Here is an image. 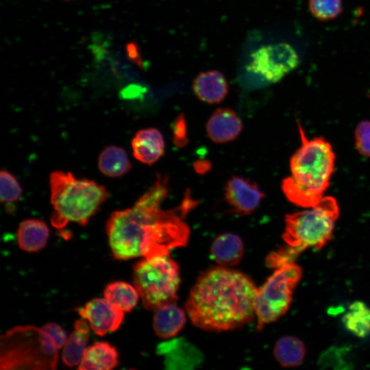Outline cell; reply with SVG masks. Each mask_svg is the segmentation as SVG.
I'll use <instances>...</instances> for the list:
<instances>
[{"mask_svg": "<svg viewBox=\"0 0 370 370\" xmlns=\"http://www.w3.org/2000/svg\"><path fill=\"white\" fill-rule=\"evenodd\" d=\"M168 194L169 179L158 174L132 207L111 214L106 227L115 258L169 255L187 244L190 229L184 219L196 202L188 195L180 206L164 210L161 205Z\"/></svg>", "mask_w": 370, "mask_h": 370, "instance_id": "obj_1", "label": "cell"}, {"mask_svg": "<svg viewBox=\"0 0 370 370\" xmlns=\"http://www.w3.org/2000/svg\"><path fill=\"white\" fill-rule=\"evenodd\" d=\"M257 288L250 277L225 267L210 268L197 278L185 308L192 323L207 331H227L255 318Z\"/></svg>", "mask_w": 370, "mask_h": 370, "instance_id": "obj_2", "label": "cell"}, {"mask_svg": "<svg viewBox=\"0 0 370 370\" xmlns=\"http://www.w3.org/2000/svg\"><path fill=\"white\" fill-rule=\"evenodd\" d=\"M301 144L290 161L291 175L282 183V190L293 204L310 208L323 197L334 171L335 155L323 138L308 139L299 125Z\"/></svg>", "mask_w": 370, "mask_h": 370, "instance_id": "obj_3", "label": "cell"}, {"mask_svg": "<svg viewBox=\"0 0 370 370\" xmlns=\"http://www.w3.org/2000/svg\"><path fill=\"white\" fill-rule=\"evenodd\" d=\"M51 225L62 229L70 222L84 226L109 197L107 188L72 173L54 171L49 175Z\"/></svg>", "mask_w": 370, "mask_h": 370, "instance_id": "obj_4", "label": "cell"}, {"mask_svg": "<svg viewBox=\"0 0 370 370\" xmlns=\"http://www.w3.org/2000/svg\"><path fill=\"white\" fill-rule=\"evenodd\" d=\"M55 342L42 328L14 327L1 337V369L49 370L56 367L58 354Z\"/></svg>", "mask_w": 370, "mask_h": 370, "instance_id": "obj_5", "label": "cell"}, {"mask_svg": "<svg viewBox=\"0 0 370 370\" xmlns=\"http://www.w3.org/2000/svg\"><path fill=\"white\" fill-rule=\"evenodd\" d=\"M308 208L286 215L282 238L286 244L304 250L310 247L321 249L332 237L339 208L334 197L325 196Z\"/></svg>", "mask_w": 370, "mask_h": 370, "instance_id": "obj_6", "label": "cell"}, {"mask_svg": "<svg viewBox=\"0 0 370 370\" xmlns=\"http://www.w3.org/2000/svg\"><path fill=\"white\" fill-rule=\"evenodd\" d=\"M133 276L134 286L147 310H155L177 300L180 269L169 255L143 258L135 264Z\"/></svg>", "mask_w": 370, "mask_h": 370, "instance_id": "obj_7", "label": "cell"}, {"mask_svg": "<svg viewBox=\"0 0 370 370\" xmlns=\"http://www.w3.org/2000/svg\"><path fill=\"white\" fill-rule=\"evenodd\" d=\"M302 275L295 262L276 269L258 288L254 300L257 329L275 321L288 310L294 288Z\"/></svg>", "mask_w": 370, "mask_h": 370, "instance_id": "obj_8", "label": "cell"}, {"mask_svg": "<svg viewBox=\"0 0 370 370\" xmlns=\"http://www.w3.org/2000/svg\"><path fill=\"white\" fill-rule=\"evenodd\" d=\"M299 64L297 51L289 44L262 46L250 57L247 70L267 83H275L293 71Z\"/></svg>", "mask_w": 370, "mask_h": 370, "instance_id": "obj_9", "label": "cell"}, {"mask_svg": "<svg viewBox=\"0 0 370 370\" xmlns=\"http://www.w3.org/2000/svg\"><path fill=\"white\" fill-rule=\"evenodd\" d=\"M77 310L89 322L95 333L100 336L116 330L124 317L123 311L106 298L92 299Z\"/></svg>", "mask_w": 370, "mask_h": 370, "instance_id": "obj_10", "label": "cell"}, {"mask_svg": "<svg viewBox=\"0 0 370 370\" xmlns=\"http://www.w3.org/2000/svg\"><path fill=\"white\" fill-rule=\"evenodd\" d=\"M264 197L256 183L236 175L232 176L225 186V199L236 213L247 215L254 212Z\"/></svg>", "mask_w": 370, "mask_h": 370, "instance_id": "obj_11", "label": "cell"}, {"mask_svg": "<svg viewBox=\"0 0 370 370\" xmlns=\"http://www.w3.org/2000/svg\"><path fill=\"white\" fill-rule=\"evenodd\" d=\"M206 128L214 143L223 144L235 140L240 135L243 123L232 109L218 108L210 116Z\"/></svg>", "mask_w": 370, "mask_h": 370, "instance_id": "obj_12", "label": "cell"}, {"mask_svg": "<svg viewBox=\"0 0 370 370\" xmlns=\"http://www.w3.org/2000/svg\"><path fill=\"white\" fill-rule=\"evenodd\" d=\"M134 157L138 161L152 165L164 155L165 143L162 133L156 128L140 130L132 141Z\"/></svg>", "mask_w": 370, "mask_h": 370, "instance_id": "obj_13", "label": "cell"}, {"mask_svg": "<svg viewBox=\"0 0 370 370\" xmlns=\"http://www.w3.org/2000/svg\"><path fill=\"white\" fill-rule=\"evenodd\" d=\"M193 90L202 101L215 104L226 97L229 87L225 75L217 70L201 72L193 82Z\"/></svg>", "mask_w": 370, "mask_h": 370, "instance_id": "obj_14", "label": "cell"}, {"mask_svg": "<svg viewBox=\"0 0 370 370\" xmlns=\"http://www.w3.org/2000/svg\"><path fill=\"white\" fill-rule=\"evenodd\" d=\"M186 321L184 311L175 302L169 303L155 310L153 326L159 337L169 338L184 328Z\"/></svg>", "mask_w": 370, "mask_h": 370, "instance_id": "obj_15", "label": "cell"}, {"mask_svg": "<svg viewBox=\"0 0 370 370\" xmlns=\"http://www.w3.org/2000/svg\"><path fill=\"white\" fill-rule=\"evenodd\" d=\"M244 251L241 237L233 233L219 235L212 242L210 253L214 260L222 267L238 264Z\"/></svg>", "mask_w": 370, "mask_h": 370, "instance_id": "obj_16", "label": "cell"}, {"mask_svg": "<svg viewBox=\"0 0 370 370\" xmlns=\"http://www.w3.org/2000/svg\"><path fill=\"white\" fill-rule=\"evenodd\" d=\"M16 236L21 249L28 252H36L46 245L49 230L44 221L37 219H28L20 223Z\"/></svg>", "mask_w": 370, "mask_h": 370, "instance_id": "obj_17", "label": "cell"}, {"mask_svg": "<svg viewBox=\"0 0 370 370\" xmlns=\"http://www.w3.org/2000/svg\"><path fill=\"white\" fill-rule=\"evenodd\" d=\"M118 365L116 349L106 342H96L86 348L79 365L82 370H110Z\"/></svg>", "mask_w": 370, "mask_h": 370, "instance_id": "obj_18", "label": "cell"}, {"mask_svg": "<svg viewBox=\"0 0 370 370\" xmlns=\"http://www.w3.org/2000/svg\"><path fill=\"white\" fill-rule=\"evenodd\" d=\"M98 168L107 177H119L130 171L132 164L124 149L110 145L99 153Z\"/></svg>", "mask_w": 370, "mask_h": 370, "instance_id": "obj_19", "label": "cell"}, {"mask_svg": "<svg viewBox=\"0 0 370 370\" xmlns=\"http://www.w3.org/2000/svg\"><path fill=\"white\" fill-rule=\"evenodd\" d=\"M89 326L84 320H77L74 330L64 346L62 360L69 367L79 365L86 349L89 338Z\"/></svg>", "mask_w": 370, "mask_h": 370, "instance_id": "obj_20", "label": "cell"}, {"mask_svg": "<svg viewBox=\"0 0 370 370\" xmlns=\"http://www.w3.org/2000/svg\"><path fill=\"white\" fill-rule=\"evenodd\" d=\"M158 352L166 355V365L175 368L180 365L186 366L197 364L201 354L190 344L182 342L181 339L162 343L158 347Z\"/></svg>", "mask_w": 370, "mask_h": 370, "instance_id": "obj_21", "label": "cell"}, {"mask_svg": "<svg viewBox=\"0 0 370 370\" xmlns=\"http://www.w3.org/2000/svg\"><path fill=\"white\" fill-rule=\"evenodd\" d=\"M273 352L282 367H295L303 362L306 351L304 343L299 338L284 336L276 341Z\"/></svg>", "mask_w": 370, "mask_h": 370, "instance_id": "obj_22", "label": "cell"}, {"mask_svg": "<svg viewBox=\"0 0 370 370\" xmlns=\"http://www.w3.org/2000/svg\"><path fill=\"white\" fill-rule=\"evenodd\" d=\"M345 328L358 337L370 334V308L360 301L351 304L342 318Z\"/></svg>", "mask_w": 370, "mask_h": 370, "instance_id": "obj_23", "label": "cell"}, {"mask_svg": "<svg viewBox=\"0 0 370 370\" xmlns=\"http://www.w3.org/2000/svg\"><path fill=\"white\" fill-rule=\"evenodd\" d=\"M104 297L123 312H130L137 304L140 295L135 286L124 282H114L106 286Z\"/></svg>", "mask_w": 370, "mask_h": 370, "instance_id": "obj_24", "label": "cell"}, {"mask_svg": "<svg viewBox=\"0 0 370 370\" xmlns=\"http://www.w3.org/2000/svg\"><path fill=\"white\" fill-rule=\"evenodd\" d=\"M311 14L317 19L326 21L336 18L343 10L342 0H308Z\"/></svg>", "mask_w": 370, "mask_h": 370, "instance_id": "obj_25", "label": "cell"}, {"mask_svg": "<svg viewBox=\"0 0 370 370\" xmlns=\"http://www.w3.org/2000/svg\"><path fill=\"white\" fill-rule=\"evenodd\" d=\"M0 200L1 203L13 204L22 195V188L16 177L4 169L0 172Z\"/></svg>", "mask_w": 370, "mask_h": 370, "instance_id": "obj_26", "label": "cell"}, {"mask_svg": "<svg viewBox=\"0 0 370 370\" xmlns=\"http://www.w3.org/2000/svg\"><path fill=\"white\" fill-rule=\"evenodd\" d=\"M302 248L293 247L287 244L271 252L266 258V264L269 268L278 269L294 262V260L304 251Z\"/></svg>", "mask_w": 370, "mask_h": 370, "instance_id": "obj_27", "label": "cell"}, {"mask_svg": "<svg viewBox=\"0 0 370 370\" xmlns=\"http://www.w3.org/2000/svg\"><path fill=\"white\" fill-rule=\"evenodd\" d=\"M347 354L348 352L345 347H330L321 355L319 360V365L322 368H350V363L346 359Z\"/></svg>", "mask_w": 370, "mask_h": 370, "instance_id": "obj_28", "label": "cell"}, {"mask_svg": "<svg viewBox=\"0 0 370 370\" xmlns=\"http://www.w3.org/2000/svg\"><path fill=\"white\" fill-rule=\"evenodd\" d=\"M356 147L363 156L370 157V121L359 123L355 131Z\"/></svg>", "mask_w": 370, "mask_h": 370, "instance_id": "obj_29", "label": "cell"}, {"mask_svg": "<svg viewBox=\"0 0 370 370\" xmlns=\"http://www.w3.org/2000/svg\"><path fill=\"white\" fill-rule=\"evenodd\" d=\"M173 141L175 145L183 147L188 142L187 126L183 114H180L175 119L173 126Z\"/></svg>", "mask_w": 370, "mask_h": 370, "instance_id": "obj_30", "label": "cell"}, {"mask_svg": "<svg viewBox=\"0 0 370 370\" xmlns=\"http://www.w3.org/2000/svg\"><path fill=\"white\" fill-rule=\"evenodd\" d=\"M42 329L52 338L58 349L65 345L68 337L66 332L60 325L55 323H48L43 325Z\"/></svg>", "mask_w": 370, "mask_h": 370, "instance_id": "obj_31", "label": "cell"}, {"mask_svg": "<svg viewBox=\"0 0 370 370\" xmlns=\"http://www.w3.org/2000/svg\"><path fill=\"white\" fill-rule=\"evenodd\" d=\"M211 168L210 163L207 160H199L194 164L195 171L200 174L208 172Z\"/></svg>", "mask_w": 370, "mask_h": 370, "instance_id": "obj_32", "label": "cell"}]
</instances>
